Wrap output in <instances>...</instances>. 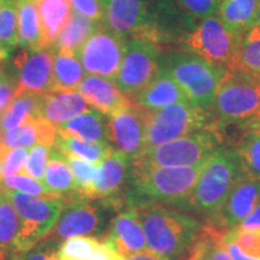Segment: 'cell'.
Masks as SVG:
<instances>
[{"label": "cell", "instance_id": "obj_1", "mask_svg": "<svg viewBox=\"0 0 260 260\" xmlns=\"http://www.w3.org/2000/svg\"><path fill=\"white\" fill-rule=\"evenodd\" d=\"M135 209L148 248L168 260L186 255L199 236L200 225L187 214L155 203L138 204Z\"/></svg>", "mask_w": 260, "mask_h": 260}, {"label": "cell", "instance_id": "obj_2", "mask_svg": "<svg viewBox=\"0 0 260 260\" xmlns=\"http://www.w3.org/2000/svg\"><path fill=\"white\" fill-rule=\"evenodd\" d=\"M204 162L193 167H140L133 164L128 198L132 203L172 204L188 200Z\"/></svg>", "mask_w": 260, "mask_h": 260}, {"label": "cell", "instance_id": "obj_3", "mask_svg": "<svg viewBox=\"0 0 260 260\" xmlns=\"http://www.w3.org/2000/svg\"><path fill=\"white\" fill-rule=\"evenodd\" d=\"M217 130L260 119V76L226 69L210 109Z\"/></svg>", "mask_w": 260, "mask_h": 260}, {"label": "cell", "instance_id": "obj_4", "mask_svg": "<svg viewBox=\"0 0 260 260\" xmlns=\"http://www.w3.org/2000/svg\"><path fill=\"white\" fill-rule=\"evenodd\" d=\"M160 69L176 81L191 105L207 112L226 71L222 65L186 51L162 56Z\"/></svg>", "mask_w": 260, "mask_h": 260}, {"label": "cell", "instance_id": "obj_5", "mask_svg": "<svg viewBox=\"0 0 260 260\" xmlns=\"http://www.w3.org/2000/svg\"><path fill=\"white\" fill-rule=\"evenodd\" d=\"M241 174V164L235 149L220 146L204 162L187 203L198 213L212 217Z\"/></svg>", "mask_w": 260, "mask_h": 260}, {"label": "cell", "instance_id": "obj_6", "mask_svg": "<svg viewBox=\"0 0 260 260\" xmlns=\"http://www.w3.org/2000/svg\"><path fill=\"white\" fill-rule=\"evenodd\" d=\"M220 146V132L209 126L165 144L147 147L133 164L140 167H193L206 161Z\"/></svg>", "mask_w": 260, "mask_h": 260}, {"label": "cell", "instance_id": "obj_7", "mask_svg": "<svg viewBox=\"0 0 260 260\" xmlns=\"http://www.w3.org/2000/svg\"><path fill=\"white\" fill-rule=\"evenodd\" d=\"M19 218L16 246L21 254L34 248L51 232L59 218L64 200L6 189Z\"/></svg>", "mask_w": 260, "mask_h": 260}, {"label": "cell", "instance_id": "obj_8", "mask_svg": "<svg viewBox=\"0 0 260 260\" xmlns=\"http://www.w3.org/2000/svg\"><path fill=\"white\" fill-rule=\"evenodd\" d=\"M213 126L210 113L189 102L146 111V148ZM214 128V126H213Z\"/></svg>", "mask_w": 260, "mask_h": 260}, {"label": "cell", "instance_id": "obj_9", "mask_svg": "<svg viewBox=\"0 0 260 260\" xmlns=\"http://www.w3.org/2000/svg\"><path fill=\"white\" fill-rule=\"evenodd\" d=\"M160 67L161 54L157 42L145 38L130 39L113 82L124 95L134 98L155 79Z\"/></svg>", "mask_w": 260, "mask_h": 260}, {"label": "cell", "instance_id": "obj_10", "mask_svg": "<svg viewBox=\"0 0 260 260\" xmlns=\"http://www.w3.org/2000/svg\"><path fill=\"white\" fill-rule=\"evenodd\" d=\"M240 39L224 27L218 16L212 15L201 18L199 23L184 34L181 45L183 51L230 69Z\"/></svg>", "mask_w": 260, "mask_h": 260}, {"label": "cell", "instance_id": "obj_11", "mask_svg": "<svg viewBox=\"0 0 260 260\" xmlns=\"http://www.w3.org/2000/svg\"><path fill=\"white\" fill-rule=\"evenodd\" d=\"M126 42V39L99 22L76 54L87 74L113 81L121 67Z\"/></svg>", "mask_w": 260, "mask_h": 260}, {"label": "cell", "instance_id": "obj_12", "mask_svg": "<svg viewBox=\"0 0 260 260\" xmlns=\"http://www.w3.org/2000/svg\"><path fill=\"white\" fill-rule=\"evenodd\" d=\"M103 23L126 40H159L149 0H100Z\"/></svg>", "mask_w": 260, "mask_h": 260}, {"label": "cell", "instance_id": "obj_13", "mask_svg": "<svg viewBox=\"0 0 260 260\" xmlns=\"http://www.w3.org/2000/svg\"><path fill=\"white\" fill-rule=\"evenodd\" d=\"M94 200L95 199L80 197L64 201L59 218L45 236V240L59 243L70 237L89 236L102 232L104 210L100 204L94 203Z\"/></svg>", "mask_w": 260, "mask_h": 260}, {"label": "cell", "instance_id": "obj_14", "mask_svg": "<svg viewBox=\"0 0 260 260\" xmlns=\"http://www.w3.org/2000/svg\"><path fill=\"white\" fill-rule=\"evenodd\" d=\"M109 139L133 161L146 149V110L133 102L109 117Z\"/></svg>", "mask_w": 260, "mask_h": 260}, {"label": "cell", "instance_id": "obj_15", "mask_svg": "<svg viewBox=\"0 0 260 260\" xmlns=\"http://www.w3.org/2000/svg\"><path fill=\"white\" fill-rule=\"evenodd\" d=\"M259 200L260 181L242 172L233 184L219 210L210 217V224L223 232H230L241 225L243 220L255 209Z\"/></svg>", "mask_w": 260, "mask_h": 260}, {"label": "cell", "instance_id": "obj_16", "mask_svg": "<svg viewBox=\"0 0 260 260\" xmlns=\"http://www.w3.org/2000/svg\"><path fill=\"white\" fill-rule=\"evenodd\" d=\"M53 50H24L15 59L17 89L46 94L53 92Z\"/></svg>", "mask_w": 260, "mask_h": 260}, {"label": "cell", "instance_id": "obj_17", "mask_svg": "<svg viewBox=\"0 0 260 260\" xmlns=\"http://www.w3.org/2000/svg\"><path fill=\"white\" fill-rule=\"evenodd\" d=\"M103 242L111 246L123 258L148 248L144 228L135 207L116 214L110 225L109 234L104 236Z\"/></svg>", "mask_w": 260, "mask_h": 260}, {"label": "cell", "instance_id": "obj_18", "mask_svg": "<svg viewBox=\"0 0 260 260\" xmlns=\"http://www.w3.org/2000/svg\"><path fill=\"white\" fill-rule=\"evenodd\" d=\"M133 160L119 151H113L100 162V171L90 199L115 200L129 181Z\"/></svg>", "mask_w": 260, "mask_h": 260}, {"label": "cell", "instance_id": "obj_19", "mask_svg": "<svg viewBox=\"0 0 260 260\" xmlns=\"http://www.w3.org/2000/svg\"><path fill=\"white\" fill-rule=\"evenodd\" d=\"M77 90L82 94L88 105L105 116H112L123 107L129 105L132 99L124 95L112 80L90 75L83 77Z\"/></svg>", "mask_w": 260, "mask_h": 260}, {"label": "cell", "instance_id": "obj_20", "mask_svg": "<svg viewBox=\"0 0 260 260\" xmlns=\"http://www.w3.org/2000/svg\"><path fill=\"white\" fill-rule=\"evenodd\" d=\"M88 110V103L79 90H54L41 95L40 117L59 126Z\"/></svg>", "mask_w": 260, "mask_h": 260}, {"label": "cell", "instance_id": "obj_21", "mask_svg": "<svg viewBox=\"0 0 260 260\" xmlns=\"http://www.w3.org/2000/svg\"><path fill=\"white\" fill-rule=\"evenodd\" d=\"M133 102L146 111H152L188 100L176 81L160 69L155 79L133 98Z\"/></svg>", "mask_w": 260, "mask_h": 260}, {"label": "cell", "instance_id": "obj_22", "mask_svg": "<svg viewBox=\"0 0 260 260\" xmlns=\"http://www.w3.org/2000/svg\"><path fill=\"white\" fill-rule=\"evenodd\" d=\"M42 184L52 197L59 198L64 201L81 197L77 191L73 171L68 164L67 157L53 147L51 148L50 160L45 171Z\"/></svg>", "mask_w": 260, "mask_h": 260}, {"label": "cell", "instance_id": "obj_23", "mask_svg": "<svg viewBox=\"0 0 260 260\" xmlns=\"http://www.w3.org/2000/svg\"><path fill=\"white\" fill-rule=\"evenodd\" d=\"M233 148L243 174L260 181V119L243 123Z\"/></svg>", "mask_w": 260, "mask_h": 260}, {"label": "cell", "instance_id": "obj_24", "mask_svg": "<svg viewBox=\"0 0 260 260\" xmlns=\"http://www.w3.org/2000/svg\"><path fill=\"white\" fill-rule=\"evenodd\" d=\"M58 133L75 136L89 142H109V123L105 115L95 109H88L58 126Z\"/></svg>", "mask_w": 260, "mask_h": 260}, {"label": "cell", "instance_id": "obj_25", "mask_svg": "<svg viewBox=\"0 0 260 260\" xmlns=\"http://www.w3.org/2000/svg\"><path fill=\"white\" fill-rule=\"evenodd\" d=\"M259 0H222L217 16L224 27L242 38L255 24Z\"/></svg>", "mask_w": 260, "mask_h": 260}, {"label": "cell", "instance_id": "obj_26", "mask_svg": "<svg viewBox=\"0 0 260 260\" xmlns=\"http://www.w3.org/2000/svg\"><path fill=\"white\" fill-rule=\"evenodd\" d=\"M42 46L51 48L71 14L70 0H37Z\"/></svg>", "mask_w": 260, "mask_h": 260}, {"label": "cell", "instance_id": "obj_27", "mask_svg": "<svg viewBox=\"0 0 260 260\" xmlns=\"http://www.w3.org/2000/svg\"><path fill=\"white\" fill-rule=\"evenodd\" d=\"M42 94L25 89L16 90L15 98L8 110L0 118L2 133L23 124L25 122L40 118V102Z\"/></svg>", "mask_w": 260, "mask_h": 260}, {"label": "cell", "instance_id": "obj_28", "mask_svg": "<svg viewBox=\"0 0 260 260\" xmlns=\"http://www.w3.org/2000/svg\"><path fill=\"white\" fill-rule=\"evenodd\" d=\"M18 45L24 50H40L42 35L37 0H18Z\"/></svg>", "mask_w": 260, "mask_h": 260}, {"label": "cell", "instance_id": "obj_29", "mask_svg": "<svg viewBox=\"0 0 260 260\" xmlns=\"http://www.w3.org/2000/svg\"><path fill=\"white\" fill-rule=\"evenodd\" d=\"M52 79L54 90H77L84 77L82 64L74 52L53 51Z\"/></svg>", "mask_w": 260, "mask_h": 260}, {"label": "cell", "instance_id": "obj_30", "mask_svg": "<svg viewBox=\"0 0 260 260\" xmlns=\"http://www.w3.org/2000/svg\"><path fill=\"white\" fill-rule=\"evenodd\" d=\"M53 148L63 153L65 157H77L83 160L100 164L113 151L109 142H89L70 135L58 133Z\"/></svg>", "mask_w": 260, "mask_h": 260}, {"label": "cell", "instance_id": "obj_31", "mask_svg": "<svg viewBox=\"0 0 260 260\" xmlns=\"http://www.w3.org/2000/svg\"><path fill=\"white\" fill-rule=\"evenodd\" d=\"M98 23L99 22L90 21L77 12L71 11L67 23L51 48L53 51H67L77 53L86 39L96 28Z\"/></svg>", "mask_w": 260, "mask_h": 260}, {"label": "cell", "instance_id": "obj_32", "mask_svg": "<svg viewBox=\"0 0 260 260\" xmlns=\"http://www.w3.org/2000/svg\"><path fill=\"white\" fill-rule=\"evenodd\" d=\"M225 233L218 228L206 224L201 226L197 241L190 248L195 260H232L224 247Z\"/></svg>", "mask_w": 260, "mask_h": 260}, {"label": "cell", "instance_id": "obj_33", "mask_svg": "<svg viewBox=\"0 0 260 260\" xmlns=\"http://www.w3.org/2000/svg\"><path fill=\"white\" fill-rule=\"evenodd\" d=\"M18 0H0V51L6 56L18 45Z\"/></svg>", "mask_w": 260, "mask_h": 260}, {"label": "cell", "instance_id": "obj_34", "mask_svg": "<svg viewBox=\"0 0 260 260\" xmlns=\"http://www.w3.org/2000/svg\"><path fill=\"white\" fill-rule=\"evenodd\" d=\"M68 164L73 171L75 183H76L77 191L81 197L90 199V194L95 186L98 176H99L100 164L83 160L77 157H67Z\"/></svg>", "mask_w": 260, "mask_h": 260}, {"label": "cell", "instance_id": "obj_35", "mask_svg": "<svg viewBox=\"0 0 260 260\" xmlns=\"http://www.w3.org/2000/svg\"><path fill=\"white\" fill-rule=\"evenodd\" d=\"M229 70H240L260 76V39H240Z\"/></svg>", "mask_w": 260, "mask_h": 260}, {"label": "cell", "instance_id": "obj_36", "mask_svg": "<svg viewBox=\"0 0 260 260\" xmlns=\"http://www.w3.org/2000/svg\"><path fill=\"white\" fill-rule=\"evenodd\" d=\"M100 241L93 236H76L64 240L58 247L59 260H89Z\"/></svg>", "mask_w": 260, "mask_h": 260}, {"label": "cell", "instance_id": "obj_37", "mask_svg": "<svg viewBox=\"0 0 260 260\" xmlns=\"http://www.w3.org/2000/svg\"><path fill=\"white\" fill-rule=\"evenodd\" d=\"M3 141L6 149L17 147L30 148L39 144L37 119L25 122L3 133Z\"/></svg>", "mask_w": 260, "mask_h": 260}, {"label": "cell", "instance_id": "obj_38", "mask_svg": "<svg viewBox=\"0 0 260 260\" xmlns=\"http://www.w3.org/2000/svg\"><path fill=\"white\" fill-rule=\"evenodd\" d=\"M225 239L235 242L247 255L260 260V228H235L225 233Z\"/></svg>", "mask_w": 260, "mask_h": 260}, {"label": "cell", "instance_id": "obj_39", "mask_svg": "<svg viewBox=\"0 0 260 260\" xmlns=\"http://www.w3.org/2000/svg\"><path fill=\"white\" fill-rule=\"evenodd\" d=\"M3 187L5 189L21 191V193L35 195V197L54 198L52 197L50 191L44 187V184L40 181L34 180V178L24 174L3 176Z\"/></svg>", "mask_w": 260, "mask_h": 260}, {"label": "cell", "instance_id": "obj_40", "mask_svg": "<svg viewBox=\"0 0 260 260\" xmlns=\"http://www.w3.org/2000/svg\"><path fill=\"white\" fill-rule=\"evenodd\" d=\"M51 148L52 147H47V146L41 144H37L30 147L23 174L28 175L34 180L40 181L42 183L45 171H46V167L48 160H50Z\"/></svg>", "mask_w": 260, "mask_h": 260}, {"label": "cell", "instance_id": "obj_41", "mask_svg": "<svg viewBox=\"0 0 260 260\" xmlns=\"http://www.w3.org/2000/svg\"><path fill=\"white\" fill-rule=\"evenodd\" d=\"M186 14L195 18H205L216 15L222 0H175Z\"/></svg>", "mask_w": 260, "mask_h": 260}, {"label": "cell", "instance_id": "obj_42", "mask_svg": "<svg viewBox=\"0 0 260 260\" xmlns=\"http://www.w3.org/2000/svg\"><path fill=\"white\" fill-rule=\"evenodd\" d=\"M28 158V149L23 147L6 149L3 158V176L23 174Z\"/></svg>", "mask_w": 260, "mask_h": 260}, {"label": "cell", "instance_id": "obj_43", "mask_svg": "<svg viewBox=\"0 0 260 260\" xmlns=\"http://www.w3.org/2000/svg\"><path fill=\"white\" fill-rule=\"evenodd\" d=\"M17 90V80L4 70H0V118L14 100Z\"/></svg>", "mask_w": 260, "mask_h": 260}, {"label": "cell", "instance_id": "obj_44", "mask_svg": "<svg viewBox=\"0 0 260 260\" xmlns=\"http://www.w3.org/2000/svg\"><path fill=\"white\" fill-rule=\"evenodd\" d=\"M58 247L59 243L44 239L34 248L25 253L21 260H59Z\"/></svg>", "mask_w": 260, "mask_h": 260}, {"label": "cell", "instance_id": "obj_45", "mask_svg": "<svg viewBox=\"0 0 260 260\" xmlns=\"http://www.w3.org/2000/svg\"><path fill=\"white\" fill-rule=\"evenodd\" d=\"M71 10L94 22L103 21V6L100 0H70Z\"/></svg>", "mask_w": 260, "mask_h": 260}, {"label": "cell", "instance_id": "obj_46", "mask_svg": "<svg viewBox=\"0 0 260 260\" xmlns=\"http://www.w3.org/2000/svg\"><path fill=\"white\" fill-rule=\"evenodd\" d=\"M89 260H124L123 256L117 253L111 246L107 243L100 241L99 246L96 247L95 251L90 256Z\"/></svg>", "mask_w": 260, "mask_h": 260}, {"label": "cell", "instance_id": "obj_47", "mask_svg": "<svg viewBox=\"0 0 260 260\" xmlns=\"http://www.w3.org/2000/svg\"><path fill=\"white\" fill-rule=\"evenodd\" d=\"M223 243H224V247H225L228 254H229L232 260H258V259L252 258V256L247 255L245 252L241 251V248H240L235 242L225 239V235H224Z\"/></svg>", "mask_w": 260, "mask_h": 260}, {"label": "cell", "instance_id": "obj_48", "mask_svg": "<svg viewBox=\"0 0 260 260\" xmlns=\"http://www.w3.org/2000/svg\"><path fill=\"white\" fill-rule=\"evenodd\" d=\"M123 259L124 260H168L165 256H162L160 254H158V253L151 251L149 248L145 249V251L134 253V254H130Z\"/></svg>", "mask_w": 260, "mask_h": 260}, {"label": "cell", "instance_id": "obj_49", "mask_svg": "<svg viewBox=\"0 0 260 260\" xmlns=\"http://www.w3.org/2000/svg\"><path fill=\"white\" fill-rule=\"evenodd\" d=\"M237 228H243V229H252V228H260V200L255 209L252 211L247 218L243 220L242 224Z\"/></svg>", "mask_w": 260, "mask_h": 260}, {"label": "cell", "instance_id": "obj_50", "mask_svg": "<svg viewBox=\"0 0 260 260\" xmlns=\"http://www.w3.org/2000/svg\"><path fill=\"white\" fill-rule=\"evenodd\" d=\"M242 38L245 39H260V0H259V8H258V15H256L255 24L249 29L248 31L243 35Z\"/></svg>", "mask_w": 260, "mask_h": 260}, {"label": "cell", "instance_id": "obj_51", "mask_svg": "<svg viewBox=\"0 0 260 260\" xmlns=\"http://www.w3.org/2000/svg\"><path fill=\"white\" fill-rule=\"evenodd\" d=\"M3 133L2 130H0V158H4V154L6 152V148L4 146V141H3Z\"/></svg>", "mask_w": 260, "mask_h": 260}, {"label": "cell", "instance_id": "obj_52", "mask_svg": "<svg viewBox=\"0 0 260 260\" xmlns=\"http://www.w3.org/2000/svg\"><path fill=\"white\" fill-rule=\"evenodd\" d=\"M3 188V158H0V189Z\"/></svg>", "mask_w": 260, "mask_h": 260}, {"label": "cell", "instance_id": "obj_53", "mask_svg": "<svg viewBox=\"0 0 260 260\" xmlns=\"http://www.w3.org/2000/svg\"><path fill=\"white\" fill-rule=\"evenodd\" d=\"M178 260H195V259H194L193 254H191L190 251H189V252L187 253L186 255H184V256H182V258H181V259H178Z\"/></svg>", "mask_w": 260, "mask_h": 260}, {"label": "cell", "instance_id": "obj_54", "mask_svg": "<svg viewBox=\"0 0 260 260\" xmlns=\"http://www.w3.org/2000/svg\"><path fill=\"white\" fill-rule=\"evenodd\" d=\"M8 57H9V56H6L4 52L0 51V63H2V61L4 60V59H6V58H8Z\"/></svg>", "mask_w": 260, "mask_h": 260}]
</instances>
